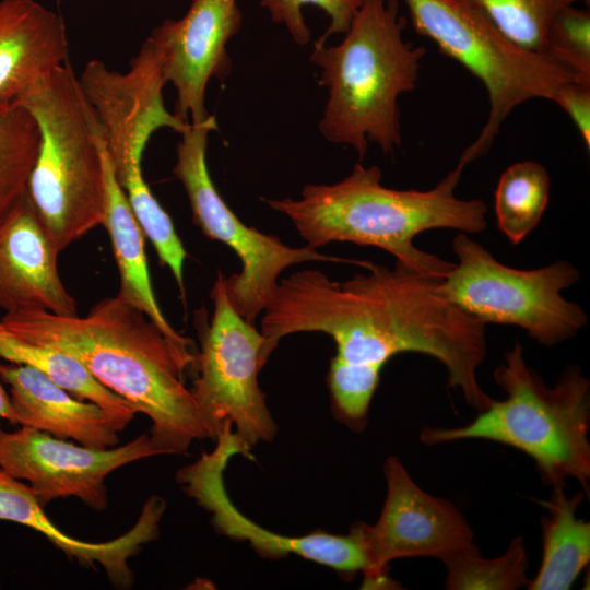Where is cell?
<instances>
[{"mask_svg": "<svg viewBox=\"0 0 590 590\" xmlns=\"http://www.w3.org/2000/svg\"><path fill=\"white\" fill-rule=\"evenodd\" d=\"M414 31L434 42L447 57L477 78L489 110L477 138L464 149V165L484 156L505 119L532 98L553 101L558 87L577 76L542 52L508 40L476 9L457 0H404ZM585 83V82H583Z\"/></svg>", "mask_w": 590, "mask_h": 590, "instance_id": "cell-7", "label": "cell"}, {"mask_svg": "<svg viewBox=\"0 0 590 590\" xmlns=\"http://www.w3.org/2000/svg\"><path fill=\"white\" fill-rule=\"evenodd\" d=\"M216 128L214 116L189 125L180 134L173 173L184 186L194 224L206 237L229 247L241 263L238 273L223 280L231 305L245 320L255 324L288 267L308 261L369 266V261L321 253L307 245L290 247L278 236L244 224L219 193L208 168L209 134Z\"/></svg>", "mask_w": 590, "mask_h": 590, "instance_id": "cell-9", "label": "cell"}, {"mask_svg": "<svg viewBox=\"0 0 590 590\" xmlns=\"http://www.w3.org/2000/svg\"><path fill=\"white\" fill-rule=\"evenodd\" d=\"M165 509L163 498L151 496L143 505L137 522L126 533L107 542L81 541L68 535L50 521L26 483L0 468V520L23 524L39 532L69 559L84 567L96 568L101 565L110 583L118 589H129L134 585L135 576L129 559L142 551L145 544L158 538Z\"/></svg>", "mask_w": 590, "mask_h": 590, "instance_id": "cell-17", "label": "cell"}, {"mask_svg": "<svg viewBox=\"0 0 590 590\" xmlns=\"http://www.w3.org/2000/svg\"><path fill=\"white\" fill-rule=\"evenodd\" d=\"M362 0H261L271 20L283 25L292 39L300 45H307L311 40V31L306 23L303 8L315 5L322 10L329 17V25L326 32L316 43L326 44L328 38L335 34H344L354 15L356 14Z\"/></svg>", "mask_w": 590, "mask_h": 590, "instance_id": "cell-29", "label": "cell"}, {"mask_svg": "<svg viewBox=\"0 0 590 590\" xmlns=\"http://www.w3.org/2000/svg\"><path fill=\"white\" fill-rule=\"evenodd\" d=\"M504 400H494L460 427H424L420 440L435 446L463 439H485L529 456L543 483L565 487L578 481L589 494L590 381L578 365L563 370L552 388L531 368L523 347L515 341L494 370Z\"/></svg>", "mask_w": 590, "mask_h": 590, "instance_id": "cell-5", "label": "cell"}, {"mask_svg": "<svg viewBox=\"0 0 590 590\" xmlns=\"http://www.w3.org/2000/svg\"><path fill=\"white\" fill-rule=\"evenodd\" d=\"M221 272L211 291L213 315L200 331V351L191 388L209 438L226 424L252 448L271 440L278 426L266 403L258 376L268 358L264 338L231 305Z\"/></svg>", "mask_w": 590, "mask_h": 590, "instance_id": "cell-10", "label": "cell"}, {"mask_svg": "<svg viewBox=\"0 0 590 590\" xmlns=\"http://www.w3.org/2000/svg\"><path fill=\"white\" fill-rule=\"evenodd\" d=\"M1 420L8 421L13 425L17 424L15 414L10 404L9 394L4 390L0 380V421Z\"/></svg>", "mask_w": 590, "mask_h": 590, "instance_id": "cell-31", "label": "cell"}, {"mask_svg": "<svg viewBox=\"0 0 590 590\" xmlns=\"http://www.w3.org/2000/svg\"><path fill=\"white\" fill-rule=\"evenodd\" d=\"M441 562L447 590H517L529 581V557L520 535L511 540L500 556L484 558L473 542L449 553Z\"/></svg>", "mask_w": 590, "mask_h": 590, "instance_id": "cell-24", "label": "cell"}, {"mask_svg": "<svg viewBox=\"0 0 590 590\" xmlns=\"http://www.w3.org/2000/svg\"><path fill=\"white\" fill-rule=\"evenodd\" d=\"M34 117L39 145L27 194L59 252L103 225L104 138L69 61L19 99Z\"/></svg>", "mask_w": 590, "mask_h": 590, "instance_id": "cell-6", "label": "cell"}, {"mask_svg": "<svg viewBox=\"0 0 590 590\" xmlns=\"http://www.w3.org/2000/svg\"><path fill=\"white\" fill-rule=\"evenodd\" d=\"M16 422L60 439L95 449L116 447L119 435L97 404L74 398L40 370L23 364H0Z\"/></svg>", "mask_w": 590, "mask_h": 590, "instance_id": "cell-18", "label": "cell"}, {"mask_svg": "<svg viewBox=\"0 0 590 590\" xmlns=\"http://www.w3.org/2000/svg\"><path fill=\"white\" fill-rule=\"evenodd\" d=\"M585 492L568 496L565 487H552L548 499L540 500L547 514L541 517L542 558L529 590L570 589L590 562V523L577 518Z\"/></svg>", "mask_w": 590, "mask_h": 590, "instance_id": "cell-21", "label": "cell"}, {"mask_svg": "<svg viewBox=\"0 0 590 590\" xmlns=\"http://www.w3.org/2000/svg\"><path fill=\"white\" fill-rule=\"evenodd\" d=\"M543 52L590 84V13L574 4L551 20Z\"/></svg>", "mask_w": 590, "mask_h": 590, "instance_id": "cell-28", "label": "cell"}, {"mask_svg": "<svg viewBox=\"0 0 590 590\" xmlns=\"http://www.w3.org/2000/svg\"><path fill=\"white\" fill-rule=\"evenodd\" d=\"M38 145L39 130L25 106L0 102V219L25 193Z\"/></svg>", "mask_w": 590, "mask_h": 590, "instance_id": "cell-25", "label": "cell"}, {"mask_svg": "<svg viewBox=\"0 0 590 590\" xmlns=\"http://www.w3.org/2000/svg\"><path fill=\"white\" fill-rule=\"evenodd\" d=\"M216 445L193 463L178 470L176 482L181 491L210 512L217 532L236 541L248 542L263 558L279 559L291 554L330 567L347 579L367 570V559L357 531L347 534L312 532L287 536L271 532L243 515L228 497L224 472L235 456L252 459L249 448L231 424L215 438Z\"/></svg>", "mask_w": 590, "mask_h": 590, "instance_id": "cell-11", "label": "cell"}, {"mask_svg": "<svg viewBox=\"0 0 590 590\" xmlns=\"http://www.w3.org/2000/svg\"><path fill=\"white\" fill-rule=\"evenodd\" d=\"M0 321L24 340L76 357L103 386L145 414L158 456L185 455L193 441L209 438L184 381L196 355L117 295L102 299L83 317L27 310L8 312Z\"/></svg>", "mask_w": 590, "mask_h": 590, "instance_id": "cell-2", "label": "cell"}, {"mask_svg": "<svg viewBox=\"0 0 590 590\" xmlns=\"http://www.w3.org/2000/svg\"><path fill=\"white\" fill-rule=\"evenodd\" d=\"M106 177V228L117 263L120 287L117 296L141 310L179 347L191 350V340L178 333L162 312L153 292L145 253L144 233L138 223L126 193L117 181L104 143Z\"/></svg>", "mask_w": 590, "mask_h": 590, "instance_id": "cell-20", "label": "cell"}, {"mask_svg": "<svg viewBox=\"0 0 590 590\" xmlns=\"http://www.w3.org/2000/svg\"><path fill=\"white\" fill-rule=\"evenodd\" d=\"M63 19L35 0H0V102L19 99L68 61Z\"/></svg>", "mask_w": 590, "mask_h": 590, "instance_id": "cell-19", "label": "cell"}, {"mask_svg": "<svg viewBox=\"0 0 590 590\" xmlns=\"http://www.w3.org/2000/svg\"><path fill=\"white\" fill-rule=\"evenodd\" d=\"M367 273L337 282L319 270H300L279 280L263 311V353L299 332H322L335 343L328 387L335 417L363 430L387 362L400 353L433 357L447 370L448 385L477 412L493 398L481 387L477 368L486 351L485 323L449 302L442 279L370 263Z\"/></svg>", "mask_w": 590, "mask_h": 590, "instance_id": "cell-1", "label": "cell"}, {"mask_svg": "<svg viewBox=\"0 0 590 590\" xmlns=\"http://www.w3.org/2000/svg\"><path fill=\"white\" fill-rule=\"evenodd\" d=\"M386 499L374 524L357 522L367 559L364 588H394L389 563L398 558L435 557L473 543L474 534L463 515L448 499L423 491L396 456L384 463Z\"/></svg>", "mask_w": 590, "mask_h": 590, "instance_id": "cell-12", "label": "cell"}, {"mask_svg": "<svg viewBox=\"0 0 590 590\" xmlns=\"http://www.w3.org/2000/svg\"><path fill=\"white\" fill-rule=\"evenodd\" d=\"M563 108L590 149V84L577 80L562 84L553 101Z\"/></svg>", "mask_w": 590, "mask_h": 590, "instance_id": "cell-30", "label": "cell"}, {"mask_svg": "<svg viewBox=\"0 0 590 590\" xmlns=\"http://www.w3.org/2000/svg\"><path fill=\"white\" fill-rule=\"evenodd\" d=\"M243 25L238 0H192L180 19H168L148 36L157 48L167 83L176 91L174 114L199 125L212 115L205 94L212 79L224 81L232 69L227 51Z\"/></svg>", "mask_w": 590, "mask_h": 590, "instance_id": "cell-15", "label": "cell"}, {"mask_svg": "<svg viewBox=\"0 0 590 590\" xmlns=\"http://www.w3.org/2000/svg\"><path fill=\"white\" fill-rule=\"evenodd\" d=\"M399 0H362L343 39L314 43L328 98L318 128L331 143L351 146L363 160L369 143L392 155L401 146L399 97L417 84L424 46L404 40Z\"/></svg>", "mask_w": 590, "mask_h": 590, "instance_id": "cell-4", "label": "cell"}, {"mask_svg": "<svg viewBox=\"0 0 590 590\" xmlns=\"http://www.w3.org/2000/svg\"><path fill=\"white\" fill-rule=\"evenodd\" d=\"M452 249L458 262L440 281L439 291L471 317L485 324L520 327L545 346L559 344L587 326L585 310L562 295L580 276L571 262L558 260L533 270L510 268L461 232Z\"/></svg>", "mask_w": 590, "mask_h": 590, "instance_id": "cell-8", "label": "cell"}, {"mask_svg": "<svg viewBox=\"0 0 590 590\" xmlns=\"http://www.w3.org/2000/svg\"><path fill=\"white\" fill-rule=\"evenodd\" d=\"M464 167L458 162L432 189L399 190L381 184L382 172L377 165L366 167L356 163L335 184L306 185L298 199L262 200L287 216L311 248L335 241L373 246L389 252L410 270L445 279L455 263L418 249L414 238L435 228L465 234L486 228V203L455 194Z\"/></svg>", "mask_w": 590, "mask_h": 590, "instance_id": "cell-3", "label": "cell"}, {"mask_svg": "<svg viewBox=\"0 0 590 590\" xmlns=\"http://www.w3.org/2000/svg\"><path fill=\"white\" fill-rule=\"evenodd\" d=\"M27 191L0 219V307L75 316V299L58 270V255Z\"/></svg>", "mask_w": 590, "mask_h": 590, "instance_id": "cell-16", "label": "cell"}, {"mask_svg": "<svg viewBox=\"0 0 590 590\" xmlns=\"http://www.w3.org/2000/svg\"><path fill=\"white\" fill-rule=\"evenodd\" d=\"M115 175L145 237L153 244L160 261L170 270L184 297L187 252L170 216L148 186L141 164L131 165Z\"/></svg>", "mask_w": 590, "mask_h": 590, "instance_id": "cell-26", "label": "cell"}, {"mask_svg": "<svg viewBox=\"0 0 590 590\" xmlns=\"http://www.w3.org/2000/svg\"><path fill=\"white\" fill-rule=\"evenodd\" d=\"M551 179L534 161L510 165L495 190L497 228L512 245L520 244L540 223L547 206Z\"/></svg>", "mask_w": 590, "mask_h": 590, "instance_id": "cell-23", "label": "cell"}, {"mask_svg": "<svg viewBox=\"0 0 590 590\" xmlns=\"http://www.w3.org/2000/svg\"><path fill=\"white\" fill-rule=\"evenodd\" d=\"M485 15L511 43L543 52L545 35L553 16L563 8L590 0H457Z\"/></svg>", "mask_w": 590, "mask_h": 590, "instance_id": "cell-27", "label": "cell"}, {"mask_svg": "<svg viewBox=\"0 0 590 590\" xmlns=\"http://www.w3.org/2000/svg\"><path fill=\"white\" fill-rule=\"evenodd\" d=\"M0 357L9 363L32 366L74 398L101 406L117 432L123 430L137 411L120 396L103 386L76 357L24 340L0 321Z\"/></svg>", "mask_w": 590, "mask_h": 590, "instance_id": "cell-22", "label": "cell"}, {"mask_svg": "<svg viewBox=\"0 0 590 590\" xmlns=\"http://www.w3.org/2000/svg\"><path fill=\"white\" fill-rule=\"evenodd\" d=\"M81 90L99 122L115 173L141 164L151 137L168 128L181 134L189 122L168 111L167 84L161 55L149 37L126 72L101 60L88 61L78 76Z\"/></svg>", "mask_w": 590, "mask_h": 590, "instance_id": "cell-14", "label": "cell"}, {"mask_svg": "<svg viewBox=\"0 0 590 590\" xmlns=\"http://www.w3.org/2000/svg\"><path fill=\"white\" fill-rule=\"evenodd\" d=\"M158 456L149 434L108 449H95L21 426L0 428V468L26 481L42 507L76 497L99 512L108 506L106 477L134 461Z\"/></svg>", "mask_w": 590, "mask_h": 590, "instance_id": "cell-13", "label": "cell"}]
</instances>
